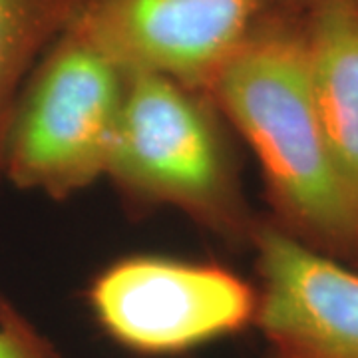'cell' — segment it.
I'll list each match as a JSON object with an SVG mask.
<instances>
[{
	"mask_svg": "<svg viewBox=\"0 0 358 358\" xmlns=\"http://www.w3.org/2000/svg\"><path fill=\"white\" fill-rule=\"evenodd\" d=\"M209 96L249 141L271 199L296 237L355 253L358 211L320 122L305 32L253 28Z\"/></svg>",
	"mask_w": 358,
	"mask_h": 358,
	"instance_id": "cell-1",
	"label": "cell"
},
{
	"mask_svg": "<svg viewBox=\"0 0 358 358\" xmlns=\"http://www.w3.org/2000/svg\"><path fill=\"white\" fill-rule=\"evenodd\" d=\"M201 96L164 76L126 72L106 176L138 203L176 207L223 237H249L255 221Z\"/></svg>",
	"mask_w": 358,
	"mask_h": 358,
	"instance_id": "cell-2",
	"label": "cell"
},
{
	"mask_svg": "<svg viewBox=\"0 0 358 358\" xmlns=\"http://www.w3.org/2000/svg\"><path fill=\"white\" fill-rule=\"evenodd\" d=\"M126 72L66 26L30 70L0 150V173L22 192L64 199L106 176Z\"/></svg>",
	"mask_w": 358,
	"mask_h": 358,
	"instance_id": "cell-3",
	"label": "cell"
},
{
	"mask_svg": "<svg viewBox=\"0 0 358 358\" xmlns=\"http://www.w3.org/2000/svg\"><path fill=\"white\" fill-rule=\"evenodd\" d=\"M88 303L117 345L138 355L169 357L253 324L257 289L219 265L129 257L94 279Z\"/></svg>",
	"mask_w": 358,
	"mask_h": 358,
	"instance_id": "cell-4",
	"label": "cell"
},
{
	"mask_svg": "<svg viewBox=\"0 0 358 358\" xmlns=\"http://www.w3.org/2000/svg\"><path fill=\"white\" fill-rule=\"evenodd\" d=\"M265 0H84L72 26L124 72L209 94Z\"/></svg>",
	"mask_w": 358,
	"mask_h": 358,
	"instance_id": "cell-5",
	"label": "cell"
},
{
	"mask_svg": "<svg viewBox=\"0 0 358 358\" xmlns=\"http://www.w3.org/2000/svg\"><path fill=\"white\" fill-rule=\"evenodd\" d=\"M249 239L268 358H358V273L279 225L255 223Z\"/></svg>",
	"mask_w": 358,
	"mask_h": 358,
	"instance_id": "cell-6",
	"label": "cell"
},
{
	"mask_svg": "<svg viewBox=\"0 0 358 358\" xmlns=\"http://www.w3.org/2000/svg\"><path fill=\"white\" fill-rule=\"evenodd\" d=\"M305 38L320 122L358 211V2L317 6Z\"/></svg>",
	"mask_w": 358,
	"mask_h": 358,
	"instance_id": "cell-7",
	"label": "cell"
},
{
	"mask_svg": "<svg viewBox=\"0 0 358 358\" xmlns=\"http://www.w3.org/2000/svg\"><path fill=\"white\" fill-rule=\"evenodd\" d=\"M78 0H0V150L14 102L42 46L64 30Z\"/></svg>",
	"mask_w": 358,
	"mask_h": 358,
	"instance_id": "cell-8",
	"label": "cell"
},
{
	"mask_svg": "<svg viewBox=\"0 0 358 358\" xmlns=\"http://www.w3.org/2000/svg\"><path fill=\"white\" fill-rule=\"evenodd\" d=\"M0 358H60L56 348L0 294Z\"/></svg>",
	"mask_w": 358,
	"mask_h": 358,
	"instance_id": "cell-9",
	"label": "cell"
},
{
	"mask_svg": "<svg viewBox=\"0 0 358 358\" xmlns=\"http://www.w3.org/2000/svg\"><path fill=\"white\" fill-rule=\"evenodd\" d=\"M285 4H308V6H320V4H327V2H336V0H281ZM346 2H358V0H346Z\"/></svg>",
	"mask_w": 358,
	"mask_h": 358,
	"instance_id": "cell-10",
	"label": "cell"
},
{
	"mask_svg": "<svg viewBox=\"0 0 358 358\" xmlns=\"http://www.w3.org/2000/svg\"><path fill=\"white\" fill-rule=\"evenodd\" d=\"M355 253H358V239H357V251H355Z\"/></svg>",
	"mask_w": 358,
	"mask_h": 358,
	"instance_id": "cell-11",
	"label": "cell"
},
{
	"mask_svg": "<svg viewBox=\"0 0 358 358\" xmlns=\"http://www.w3.org/2000/svg\"><path fill=\"white\" fill-rule=\"evenodd\" d=\"M82 2H84V0H82ZM82 2H80V4H82Z\"/></svg>",
	"mask_w": 358,
	"mask_h": 358,
	"instance_id": "cell-12",
	"label": "cell"
}]
</instances>
